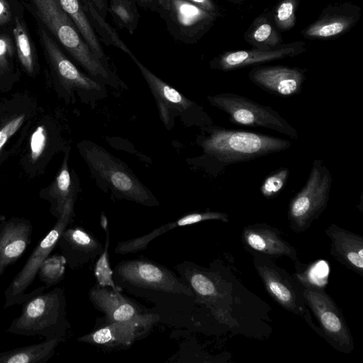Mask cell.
Masks as SVG:
<instances>
[{
	"label": "cell",
	"mask_w": 363,
	"mask_h": 363,
	"mask_svg": "<svg viewBox=\"0 0 363 363\" xmlns=\"http://www.w3.org/2000/svg\"><path fill=\"white\" fill-rule=\"evenodd\" d=\"M243 242L252 250L267 257H288L297 259L296 249L280 232L266 224H253L245 227L242 233Z\"/></svg>",
	"instance_id": "obj_21"
},
{
	"label": "cell",
	"mask_w": 363,
	"mask_h": 363,
	"mask_svg": "<svg viewBox=\"0 0 363 363\" xmlns=\"http://www.w3.org/2000/svg\"><path fill=\"white\" fill-rule=\"evenodd\" d=\"M302 286L306 305L312 310L330 342L341 352H351L354 348L353 339L334 301L321 287Z\"/></svg>",
	"instance_id": "obj_13"
},
{
	"label": "cell",
	"mask_w": 363,
	"mask_h": 363,
	"mask_svg": "<svg viewBox=\"0 0 363 363\" xmlns=\"http://www.w3.org/2000/svg\"><path fill=\"white\" fill-rule=\"evenodd\" d=\"M153 9L164 21L171 35L186 44L197 43L220 16L187 0H155Z\"/></svg>",
	"instance_id": "obj_11"
},
{
	"label": "cell",
	"mask_w": 363,
	"mask_h": 363,
	"mask_svg": "<svg viewBox=\"0 0 363 363\" xmlns=\"http://www.w3.org/2000/svg\"><path fill=\"white\" fill-rule=\"evenodd\" d=\"M13 33L20 63L24 70L32 75L35 70V50L24 24L18 18H15Z\"/></svg>",
	"instance_id": "obj_30"
},
{
	"label": "cell",
	"mask_w": 363,
	"mask_h": 363,
	"mask_svg": "<svg viewBox=\"0 0 363 363\" xmlns=\"http://www.w3.org/2000/svg\"><path fill=\"white\" fill-rule=\"evenodd\" d=\"M361 8L350 2L329 4L318 18L301 30L307 40H327L350 31L359 21Z\"/></svg>",
	"instance_id": "obj_16"
},
{
	"label": "cell",
	"mask_w": 363,
	"mask_h": 363,
	"mask_svg": "<svg viewBox=\"0 0 363 363\" xmlns=\"http://www.w3.org/2000/svg\"><path fill=\"white\" fill-rule=\"evenodd\" d=\"M255 269L272 298L287 311L305 316L306 303L301 287L284 269L264 255H254Z\"/></svg>",
	"instance_id": "obj_14"
},
{
	"label": "cell",
	"mask_w": 363,
	"mask_h": 363,
	"mask_svg": "<svg viewBox=\"0 0 363 363\" xmlns=\"http://www.w3.org/2000/svg\"><path fill=\"white\" fill-rule=\"evenodd\" d=\"M40 41L65 100L75 101V94L94 108L107 96L106 85L82 72L62 52L47 30L40 26Z\"/></svg>",
	"instance_id": "obj_7"
},
{
	"label": "cell",
	"mask_w": 363,
	"mask_h": 363,
	"mask_svg": "<svg viewBox=\"0 0 363 363\" xmlns=\"http://www.w3.org/2000/svg\"><path fill=\"white\" fill-rule=\"evenodd\" d=\"M298 0H279L273 11V23L279 31H286L296 26Z\"/></svg>",
	"instance_id": "obj_33"
},
{
	"label": "cell",
	"mask_w": 363,
	"mask_h": 363,
	"mask_svg": "<svg viewBox=\"0 0 363 363\" xmlns=\"http://www.w3.org/2000/svg\"><path fill=\"white\" fill-rule=\"evenodd\" d=\"M229 1H230L231 3L233 4H242L245 0H228Z\"/></svg>",
	"instance_id": "obj_43"
},
{
	"label": "cell",
	"mask_w": 363,
	"mask_h": 363,
	"mask_svg": "<svg viewBox=\"0 0 363 363\" xmlns=\"http://www.w3.org/2000/svg\"><path fill=\"white\" fill-rule=\"evenodd\" d=\"M130 58L145 80L156 103L159 117L167 130L174 127L177 118L187 128H201L214 124L203 107L188 99L147 69L133 54Z\"/></svg>",
	"instance_id": "obj_6"
},
{
	"label": "cell",
	"mask_w": 363,
	"mask_h": 363,
	"mask_svg": "<svg viewBox=\"0 0 363 363\" xmlns=\"http://www.w3.org/2000/svg\"><path fill=\"white\" fill-rule=\"evenodd\" d=\"M74 23L80 35L94 54L106 67H111L101 43L84 13L80 0H55Z\"/></svg>",
	"instance_id": "obj_25"
},
{
	"label": "cell",
	"mask_w": 363,
	"mask_h": 363,
	"mask_svg": "<svg viewBox=\"0 0 363 363\" xmlns=\"http://www.w3.org/2000/svg\"><path fill=\"white\" fill-rule=\"evenodd\" d=\"M160 321V315L150 311L130 320L104 323L77 341L107 350L125 349L145 337Z\"/></svg>",
	"instance_id": "obj_12"
},
{
	"label": "cell",
	"mask_w": 363,
	"mask_h": 363,
	"mask_svg": "<svg viewBox=\"0 0 363 363\" xmlns=\"http://www.w3.org/2000/svg\"><path fill=\"white\" fill-rule=\"evenodd\" d=\"M325 233L331 240L333 256L362 276L363 238L334 224L328 226Z\"/></svg>",
	"instance_id": "obj_23"
},
{
	"label": "cell",
	"mask_w": 363,
	"mask_h": 363,
	"mask_svg": "<svg viewBox=\"0 0 363 363\" xmlns=\"http://www.w3.org/2000/svg\"><path fill=\"white\" fill-rule=\"evenodd\" d=\"M58 340L17 347L0 352V363H45L55 354Z\"/></svg>",
	"instance_id": "obj_27"
},
{
	"label": "cell",
	"mask_w": 363,
	"mask_h": 363,
	"mask_svg": "<svg viewBox=\"0 0 363 363\" xmlns=\"http://www.w3.org/2000/svg\"><path fill=\"white\" fill-rule=\"evenodd\" d=\"M11 18V11L6 0H0V26L8 23Z\"/></svg>",
	"instance_id": "obj_40"
},
{
	"label": "cell",
	"mask_w": 363,
	"mask_h": 363,
	"mask_svg": "<svg viewBox=\"0 0 363 363\" xmlns=\"http://www.w3.org/2000/svg\"><path fill=\"white\" fill-rule=\"evenodd\" d=\"M36 14L74 60L94 79L113 89L127 85L91 52L72 20L55 0H30Z\"/></svg>",
	"instance_id": "obj_4"
},
{
	"label": "cell",
	"mask_w": 363,
	"mask_h": 363,
	"mask_svg": "<svg viewBox=\"0 0 363 363\" xmlns=\"http://www.w3.org/2000/svg\"><path fill=\"white\" fill-rule=\"evenodd\" d=\"M196 144L200 155L186 159L194 169L216 178L234 164L247 162L284 151L292 143L260 133L228 129L212 124L199 128Z\"/></svg>",
	"instance_id": "obj_2"
},
{
	"label": "cell",
	"mask_w": 363,
	"mask_h": 363,
	"mask_svg": "<svg viewBox=\"0 0 363 363\" xmlns=\"http://www.w3.org/2000/svg\"><path fill=\"white\" fill-rule=\"evenodd\" d=\"M206 220H221L228 223L229 217L228 214L218 211H207L190 213L174 221L167 223L143 236L118 242L115 252L118 255L135 253L146 249L152 240L170 230Z\"/></svg>",
	"instance_id": "obj_22"
},
{
	"label": "cell",
	"mask_w": 363,
	"mask_h": 363,
	"mask_svg": "<svg viewBox=\"0 0 363 363\" xmlns=\"http://www.w3.org/2000/svg\"><path fill=\"white\" fill-rule=\"evenodd\" d=\"M13 52L11 39L8 35H0V72H4L9 68Z\"/></svg>",
	"instance_id": "obj_38"
},
{
	"label": "cell",
	"mask_w": 363,
	"mask_h": 363,
	"mask_svg": "<svg viewBox=\"0 0 363 363\" xmlns=\"http://www.w3.org/2000/svg\"><path fill=\"white\" fill-rule=\"evenodd\" d=\"M32 233L30 221L24 218H0V277L23 254Z\"/></svg>",
	"instance_id": "obj_19"
},
{
	"label": "cell",
	"mask_w": 363,
	"mask_h": 363,
	"mask_svg": "<svg viewBox=\"0 0 363 363\" xmlns=\"http://www.w3.org/2000/svg\"><path fill=\"white\" fill-rule=\"evenodd\" d=\"M66 315L64 289L57 287L25 301L21 315L13 320L6 331L24 336L40 335L46 340L61 342L70 328Z\"/></svg>",
	"instance_id": "obj_5"
},
{
	"label": "cell",
	"mask_w": 363,
	"mask_h": 363,
	"mask_svg": "<svg viewBox=\"0 0 363 363\" xmlns=\"http://www.w3.org/2000/svg\"><path fill=\"white\" fill-rule=\"evenodd\" d=\"M108 12L118 28L135 32L140 17L135 0H109Z\"/></svg>",
	"instance_id": "obj_29"
},
{
	"label": "cell",
	"mask_w": 363,
	"mask_h": 363,
	"mask_svg": "<svg viewBox=\"0 0 363 363\" xmlns=\"http://www.w3.org/2000/svg\"><path fill=\"white\" fill-rule=\"evenodd\" d=\"M303 41L281 44L270 48H255L225 51L212 59V69L229 72L274 60L298 56L306 51Z\"/></svg>",
	"instance_id": "obj_15"
},
{
	"label": "cell",
	"mask_w": 363,
	"mask_h": 363,
	"mask_svg": "<svg viewBox=\"0 0 363 363\" xmlns=\"http://www.w3.org/2000/svg\"><path fill=\"white\" fill-rule=\"evenodd\" d=\"M191 4L208 12L216 13L220 16L218 6L213 0H187Z\"/></svg>",
	"instance_id": "obj_39"
},
{
	"label": "cell",
	"mask_w": 363,
	"mask_h": 363,
	"mask_svg": "<svg viewBox=\"0 0 363 363\" xmlns=\"http://www.w3.org/2000/svg\"><path fill=\"white\" fill-rule=\"evenodd\" d=\"M25 114L22 113L13 117L5 123L0 128V153L5 144L17 132L25 121Z\"/></svg>",
	"instance_id": "obj_37"
},
{
	"label": "cell",
	"mask_w": 363,
	"mask_h": 363,
	"mask_svg": "<svg viewBox=\"0 0 363 363\" xmlns=\"http://www.w3.org/2000/svg\"><path fill=\"white\" fill-rule=\"evenodd\" d=\"M333 177L320 159L313 160L303 186L291 199L288 220L291 228L297 233L307 230L327 207Z\"/></svg>",
	"instance_id": "obj_9"
},
{
	"label": "cell",
	"mask_w": 363,
	"mask_h": 363,
	"mask_svg": "<svg viewBox=\"0 0 363 363\" xmlns=\"http://www.w3.org/2000/svg\"><path fill=\"white\" fill-rule=\"evenodd\" d=\"M86 18L99 42L107 46H113L130 56L129 50L116 30L109 25L89 0H80Z\"/></svg>",
	"instance_id": "obj_28"
},
{
	"label": "cell",
	"mask_w": 363,
	"mask_h": 363,
	"mask_svg": "<svg viewBox=\"0 0 363 363\" xmlns=\"http://www.w3.org/2000/svg\"><path fill=\"white\" fill-rule=\"evenodd\" d=\"M244 40L255 48H270L283 43L269 13L257 16L244 33Z\"/></svg>",
	"instance_id": "obj_26"
},
{
	"label": "cell",
	"mask_w": 363,
	"mask_h": 363,
	"mask_svg": "<svg viewBox=\"0 0 363 363\" xmlns=\"http://www.w3.org/2000/svg\"><path fill=\"white\" fill-rule=\"evenodd\" d=\"M100 223L106 235L105 245L95 264L94 270V277L99 285L101 286H108L114 290L121 291L113 279V271L109 264L108 247L110 243V233L108 220L104 215L101 216Z\"/></svg>",
	"instance_id": "obj_31"
},
{
	"label": "cell",
	"mask_w": 363,
	"mask_h": 363,
	"mask_svg": "<svg viewBox=\"0 0 363 363\" xmlns=\"http://www.w3.org/2000/svg\"><path fill=\"white\" fill-rule=\"evenodd\" d=\"M67 262L62 255L48 256L40 264L38 275L46 289L60 283L65 274Z\"/></svg>",
	"instance_id": "obj_32"
},
{
	"label": "cell",
	"mask_w": 363,
	"mask_h": 363,
	"mask_svg": "<svg viewBox=\"0 0 363 363\" xmlns=\"http://www.w3.org/2000/svg\"><path fill=\"white\" fill-rule=\"evenodd\" d=\"M70 150V146L65 147L64 158L57 174L51 185L41 195L51 203L50 211L57 219L60 217L67 200L77 196L79 191L77 176L74 171L72 173L69 168Z\"/></svg>",
	"instance_id": "obj_24"
},
{
	"label": "cell",
	"mask_w": 363,
	"mask_h": 363,
	"mask_svg": "<svg viewBox=\"0 0 363 363\" xmlns=\"http://www.w3.org/2000/svg\"><path fill=\"white\" fill-rule=\"evenodd\" d=\"M113 279L121 291L153 303L167 324L184 326L192 321L195 304L191 288L169 269L144 257L123 260L113 269Z\"/></svg>",
	"instance_id": "obj_1"
},
{
	"label": "cell",
	"mask_w": 363,
	"mask_h": 363,
	"mask_svg": "<svg viewBox=\"0 0 363 363\" xmlns=\"http://www.w3.org/2000/svg\"><path fill=\"white\" fill-rule=\"evenodd\" d=\"M57 245L72 269L82 267L94 260L104 249L96 238L79 226L67 227L60 237Z\"/></svg>",
	"instance_id": "obj_20"
},
{
	"label": "cell",
	"mask_w": 363,
	"mask_h": 363,
	"mask_svg": "<svg viewBox=\"0 0 363 363\" xmlns=\"http://www.w3.org/2000/svg\"><path fill=\"white\" fill-rule=\"evenodd\" d=\"M207 101L212 106L226 113L233 124L270 129L292 140L299 138L296 128L269 106L230 92L208 95Z\"/></svg>",
	"instance_id": "obj_10"
},
{
	"label": "cell",
	"mask_w": 363,
	"mask_h": 363,
	"mask_svg": "<svg viewBox=\"0 0 363 363\" xmlns=\"http://www.w3.org/2000/svg\"><path fill=\"white\" fill-rule=\"evenodd\" d=\"M155 0H135L136 3L143 5V6H152L153 7Z\"/></svg>",
	"instance_id": "obj_42"
},
{
	"label": "cell",
	"mask_w": 363,
	"mask_h": 363,
	"mask_svg": "<svg viewBox=\"0 0 363 363\" xmlns=\"http://www.w3.org/2000/svg\"><path fill=\"white\" fill-rule=\"evenodd\" d=\"M98 13L106 18L108 12V0H89Z\"/></svg>",
	"instance_id": "obj_41"
},
{
	"label": "cell",
	"mask_w": 363,
	"mask_h": 363,
	"mask_svg": "<svg viewBox=\"0 0 363 363\" xmlns=\"http://www.w3.org/2000/svg\"><path fill=\"white\" fill-rule=\"evenodd\" d=\"M307 69L286 65H257L248 78L264 91L277 96L299 94L306 79Z\"/></svg>",
	"instance_id": "obj_17"
},
{
	"label": "cell",
	"mask_w": 363,
	"mask_h": 363,
	"mask_svg": "<svg viewBox=\"0 0 363 363\" xmlns=\"http://www.w3.org/2000/svg\"><path fill=\"white\" fill-rule=\"evenodd\" d=\"M328 272V264L324 260H320L311 266L308 272L301 274V278L298 279L301 286L322 287L327 282Z\"/></svg>",
	"instance_id": "obj_35"
},
{
	"label": "cell",
	"mask_w": 363,
	"mask_h": 363,
	"mask_svg": "<svg viewBox=\"0 0 363 363\" xmlns=\"http://www.w3.org/2000/svg\"><path fill=\"white\" fill-rule=\"evenodd\" d=\"M121 292L98 284L89 290V301L104 314V323L130 320L149 311Z\"/></svg>",
	"instance_id": "obj_18"
},
{
	"label": "cell",
	"mask_w": 363,
	"mask_h": 363,
	"mask_svg": "<svg viewBox=\"0 0 363 363\" xmlns=\"http://www.w3.org/2000/svg\"><path fill=\"white\" fill-rule=\"evenodd\" d=\"M77 147L96 185L102 191L117 199L148 207L160 206L156 196L124 162L89 140L80 141Z\"/></svg>",
	"instance_id": "obj_3"
},
{
	"label": "cell",
	"mask_w": 363,
	"mask_h": 363,
	"mask_svg": "<svg viewBox=\"0 0 363 363\" xmlns=\"http://www.w3.org/2000/svg\"><path fill=\"white\" fill-rule=\"evenodd\" d=\"M289 174L288 167H281L267 175L259 187L262 196L267 199L277 197L285 188Z\"/></svg>",
	"instance_id": "obj_34"
},
{
	"label": "cell",
	"mask_w": 363,
	"mask_h": 363,
	"mask_svg": "<svg viewBox=\"0 0 363 363\" xmlns=\"http://www.w3.org/2000/svg\"><path fill=\"white\" fill-rule=\"evenodd\" d=\"M77 197V196H74L67 200L60 217L57 218L53 228L39 242L21 270L14 277L5 290L4 308L16 304H23L32 296L42 293L46 289L45 286H41L29 294L25 293L34 281L42 262L50 255L57 245L62 232L72 223L74 215V206Z\"/></svg>",
	"instance_id": "obj_8"
},
{
	"label": "cell",
	"mask_w": 363,
	"mask_h": 363,
	"mask_svg": "<svg viewBox=\"0 0 363 363\" xmlns=\"http://www.w3.org/2000/svg\"><path fill=\"white\" fill-rule=\"evenodd\" d=\"M48 142V133L43 125H39L33 131L30 140V158L36 161L44 152Z\"/></svg>",
	"instance_id": "obj_36"
}]
</instances>
